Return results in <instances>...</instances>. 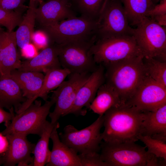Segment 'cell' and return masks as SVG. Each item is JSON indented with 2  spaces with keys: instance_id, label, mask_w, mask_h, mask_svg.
<instances>
[{
  "instance_id": "cell-40",
  "label": "cell",
  "mask_w": 166,
  "mask_h": 166,
  "mask_svg": "<svg viewBox=\"0 0 166 166\" xmlns=\"http://www.w3.org/2000/svg\"><path fill=\"white\" fill-rule=\"evenodd\" d=\"M150 136L153 139L166 143V133L156 134Z\"/></svg>"
},
{
  "instance_id": "cell-26",
  "label": "cell",
  "mask_w": 166,
  "mask_h": 166,
  "mask_svg": "<svg viewBox=\"0 0 166 166\" xmlns=\"http://www.w3.org/2000/svg\"><path fill=\"white\" fill-rule=\"evenodd\" d=\"M70 73L69 70L62 68L52 69L47 71L45 73L42 87L33 98V102L39 97L45 101H47L49 93L58 87Z\"/></svg>"
},
{
  "instance_id": "cell-41",
  "label": "cell",
  "mask_w": 166,
  "mask_h": 166,
  "mask_svg": "<svg viewBox=\"0 0 166 166\" xmlns=\"http://www.w3.org/2000/svg\"><path fill=\"white\" fill-rule=\"evenodd\" d=\"M164 0H152V1L153 3L155 5H156V4L157 3L160 2V1H164Z\"/></svg>"
},
{
  "instance_id": "cell-24",
  "label": "cell",
  "mask_w": 166,
  "mask_h": 166,
  "mask_svg": "<svg viewBox=\"0 0 166 166\" xmlns=\"http://www.w3.org/2000/svg\"><path fill=\"white\" fill-rule=\"evenodd\" d=\"M129 25L137 26L155 5L152 0H121Z\"/></svg>"
},
{
  "instance_id": "cell-1",
  "label": "cell",
  "mask_w": 166,
  "mask_h": 166,
  "mask_svg": "<svg viewBox=\"0 0 166 166\" xmlns=\"http://www.w3.org/2000/svg\"><path fill=\"white\" fill-rule=\"evenodd\" d=\"M103 115L104 141L118 143L139 140L144 118L143 112L122 104L111 108Z\"/></svg>"
},
{
  "instance_id": "cell-20",
  "label": "cell",
  "mask_w": 166,
  "mask_h": 166,
  "mask_svg": "<svg viewBox=\"0 0 166 166\" xmlns=\"http://www.w3.org/2000/svg\"><path fill=\"white\" fill-rule=\"evenodd\" d=\"M26 100L16 82L10 75L0 76V107L16 112Z\"/></svg>"
},
{
  "instance_id": "cell-23",
  "label": "cell",
  "mask_w": 166,
  "mask_h": 166,
  "mask_svg": "<svg viewBox=\"0 0 166 166\" xmlns=\"http://www.w3.org/2000/svg\"><path fill=\"white\" fill-rule=\"evenodd\" d=\"M36 4L30 2L27 12L15 31L17 45L20 49L32 42L36 21Z\"/></svg>"
},
{
  "instance_id": "cell-4",
  "label": "cell",
  "mask_w": 166,
  "mask_h": 166,
  "mask_svg": "<svg viewBox=\"0 0 166 166\" xmlns=\"http://www.w3.org/2000/svg\"><path fill=\"white\" fill-rule=\"evenodd\" d=\"M97 22L82 16L63 20L49 26L42 27L52 44L70 42H94L97 31Z\"/></svg>"
},
{
  "instance_id": "cell-19",
  "label": "cell",
  "mask_w": 166,
  "mask_h": 166,
  "mask_svg": "<svg viewBox=\"0 0 166 166\" xmlns=\"http://www.w3.org/2000/svg\"><path fill=\"white\" fill-rule=\"evenodd\" d=\"M61 67L57 46L52 44H49L34 57L22 62L17 69L45 73L49 70L61 68Z\"/></svg>"
},
{
  "instance_id": "cell-2",
  "label": "cell",
  "mask_w": 166,
  "mask_h": 166,
  "mask_svg": "<svg viewBox=\"0 0 166 166\" xmlns=\"http://www.w3.org/2000/svg\"><path fill=\"white\" fill-rule=\"evenodd\" d=\"M141 56L105 66L106 83L118 95L122 105L133 95L147 74Z\"/></svg>"
},
{
  "instance_id": "cell-29",
  "label": "cell",
  "mask_w": 166,
  "mask_h": 166,
  "mask_svg": "<svg viewBox=\"0 0 166 166\" xmlns=\"http://www.w3.org/2000/svg\"><path fill=\"white\" fill-rule=\"evenodd\" d=\"M138 139L143 142L148 148L147 152L166 160V143L152 138L150 136L140 134Z\"/></svg>"
},
{
  "instance_id": "cell-25",
  "label": "cell",
  "mask_w": 166,
  "mask_h": 166,
  "mask_svg": "<svg viewBox=\"0 0 166 166\" xmlns=\"http://www.w3.org/2000/svg\"><path fill=\"white\" fill-rule=\"evenodd\" d=\"M47 121L40 136V138L35 145L33 153L34 155L33 166H44L48 163L50 151L49 144L51 133L54 128L58 124Z\"/></svg>"
},
{
  "instance_id": "cell-12",
  "label": "cell",
  "mask_w": 166,
  "mask_h": 166,
  "mask_svg": "<svg viewBox=\"0 0 166 166\" xmlns=\"http://www.w3.org/2000/svg\"><path fill=\"white\" fill-rule=\"evenodd\" d=\"M91 74H71L69 79L64 81L53 91L52 96L55 100V105L53 111L50 112L49 114L51 123L55 124L61 117L67 115L72 107L79 89Z\"/></svg>"
},
{
  "instance_id": "cell-42",
  "label": "cell",
  "mask_w": 166,
  "mask_h": 166,
  "mask_svg": "<svg viewBox=\"0 0 166 166\" xmlns=\"http://www.w3.org/2000/svg\"><path fill=\"white\" fill-rule=\"evenodd\" d=\"M30 2H33L36 3L37 2H39L40 4L43 1L42 0H30Z\"/></svg>"
},
{
  "instance_id": "cell-21",
  "label": "cell",
  "mask_w": 166,
  "mask_h": 166,
  "mask_svg": "<svg viewBox=\"0 0 166 166\" xmlns=\"http://www.w3.org/2000/svg\"><path fill=\"white\" fill-rule=\"evenodd\" d=\"M97 93L89 109L99 115H104L112 107L122 105L117 93L106 83L100 86Z\"/></svg>"
},
{
  "instance_id": "cell-34",
  "label": "cell",
  "mask_w": 166,
  "mask_h": 166,
  "mask_svg": "<svg viewBox=\"0 0 166 166\" xmlns=\"http://www.w3.org/2000/svg\"><path fill=\"white\" fill-rule=\"evenodd\" d=\"M21 51L22 55L28 59L33 58L38 53V48L31 43L21 49Z\"/></svg>"
},
{
  "instance_id": "cell-15",
  "label": "cell",
  "mask_w": 166,
  "mask_h": 166,
  "mask_svg": "<svg viewBox=\"0 0 166 166\" xmlns=\"http://www.w3.org/2000/svg\"><path fill=\"white\" fill-rule=\"evenodd\" d=\"M36 21L42 27L51 26L76 16L69 3L60 0L42 2L35 10Z\"/></svg>"
},
{
  "instance_id": "cell-7",
  "label": "cell",
  "mask_w": 166,
  "mask_h": 166,
  "mask_svg": "<svg viewBox=\"0 0 166 166\" xmlns=\"http://www.w3.org/2000/svg\"><path fill=\"white\" fill-rule=\"evenodd\" d=\"M104 120V115H99L92 124L80 130L72 125H66L59 134L60 140L77 153H98L103 140L101 130Z\"/></svg>"
},
{
  "instance_id": "cell-6",
  "label": "cell",
  "mask_w": 166,
  "mask_h": 166,
  "mask_svg": "<svg viewBox=\"0 0 166 166\" xmlns=\"http://www.w3.org/2000/svg\"><path fill=\"white\" fill-rule=\"evenodd\" d=\"M22 112L17 113L2 133L4 135L13 133L27 135L36 134L40 136L47 121V116L55 100L52 96L49 101L42 105L41 101L36 100Z\"/></svg>"
},
{
  "instance_id": "cell-13",
  "label": "cell",
  "mask_w": 166,
  "mask_h": 166,
  "mask_svg": "<svg viewBox=\"0 0 166 166\" xmlns=\"http://www.w3.org/2000/svg\"><path fill=\"white\" fill-rule=\"evenodd\" d=\"M8 147L3 156L4 166H33L34 158L31 156L35 144L27 139V135L13 133L6 135Z\"/></svg>"
},
{
  "instance_id": "cell-17",
  "label": "cell",
  "mask_w": 166,
  "mask_h": 166,
  "mask_svg": "<svg viewBox=\"0 0 166 166\" xmlns=\"http://www.w3.org/2000/svg\"><path fill=\"white\" fill-rule=\"evenodd\" d=\"M17 46L15 32L0 31V69L2 75H10L12 71L19 68L22 62Z\"/></svg>"
},
{
  "instance_id": "cell-5",
  "label": "cell",
  "mask_w": 166,
  "mask_h": 166,
  "mask_svg": "<svg viewBox=\"0 0 166 166\" xmlns=\"http://www.w3.org/2000/svg\"><path fill=\"white\" fill-rule=\"evenodd\" d=\"M133 29L132 35L144 57L166 62V26L148 17Z\"/></svg>"
},
{
  "instance_id": "cell-31",
  "label": "cell",
  "mask_w": 166,
  "mask_h": 166,
  "mask_svg": "<svg viewBox=\"0 0 166 166\" xmlns=\"http://www.w3.org/2000/svg\"><path fill=\"white\" fill-rule=\"evenodd\" d=\"M81 166H109L98 152L78 154Z\"/></svg>"
},
{
  "instance_id": "cell-44",
  "label": "cell",
  "mask_w": 166,
  "mask_h": 166,
  "mask_svg": "<svg viewBox=\"0 0 166 166\" xmlns=\"http://www.w3.org/2000/svg\"><path fill=\"white\" fill-rule=\"evenodd\" d=\"M69 3V1L70 0H60Z\"/></svg>"
},
{
  "instance_id": "cell-38",
  "label": "cell",
  "mask_w": 166,
  "mask_h": 166,
  "mask_svg": "<svg viewBox=\"0 0 166 166\" xmlns=\"http://www.w3.org/2000/svg\"><path fill=\"white\" fill-rule=\"evenodd\" d=\"M9 146L8 139L6 136L0 132V155L3 156Z\"/></svg>"
},
{
  "instance_id": "cell-30",
  "label": "cell",
  "mask_w": 166,
  "mask_h": 166,
  "mask_svg": "<svg viewBox=\"0 0 166 166\" xmlns=\"http://www.w3.org/2000/svg\"><path fill=\"white\" fill-rule=\"evenodd\" d=\"M23 19L18 11L8 10L0 8V26L5 27L11 32L18 26Z\"/></svg>"
},
{
  "instance_id": "cell-45",
  "label": "cell",
  "mask_w": 166,
  "mask_h": 166,
  "mask_svg": "<svg viewBox=\"0 0 166 166\" xmlns=\"http://www.w3.org/2000/svg\"><path fill=\"white\" fill-rule=\"evenodd\" d=\"M3 161L2 160H0V165L3 164Z\"/></svg>"
},
{
  "instance_id": "cell-9",
  "label": "cell",
  "mask_w": 166,
  "mask_h": 166,
  "mask_svg": "<svg viewBox=\"0 0 166 166\" xmlns=\"http://www.w3.org/2000/svg\"><path fill=\"white\" fill-rule=\"evenodd\" d=\"M94 43L75 42L56 44L61 67L69 70L70 74L91 73L98 67L89 53Z\"/></svg>"
},
{
  "instance_id": "cell-36",
  "label": "cell",
  "mask_w": 166,
  "mask_h": 166,
  "mask_svg": "<svg viewBox=\"0 0 166 166\" xmlns=\"http://www.w3.org/2000/svg\"><path fill=\"white\" fill-rule=\"evenodd\" d=\"M14 116V112H6L0 107V124L4 122L6 126L10 122Z\"/></svg>"
},
{
  "instance_id": "cell-47",
  "label": "cell",
  "mask_w": 166,
  "mask_h": 166,
  "mask_svg": "<svg viewBox=\"0 0 166 166\" xmlns=\"http://www.w3.org/2000/svg\"><path fill=\"white\" fill-rule=\"evenodd\" d=\"M1 75H2V74H1V72L0 69V76H1Z\"/></svg>"
},
{
  "instance_id": "cell-8",
  "label": "cell",
  "mask_w": 166,
  "mask_h": 166,
  "mask_svg": "<svg viewBox=\"0 0 166 166\" xmlns=\"http://www.w3.org/2000/svg\"><path fill=\"white\" fill-rule=\"evenodd\" d=\"M101 157L109 166H146L154 155L148 153L146 146L135 142L110 143L101 141Z\"/></svg>"
},
{
  "instance_id": "cell-27",
  "label": "cell",
  "mask_w": 166,
  "mask_h": 166,
  "mask_svg": "<svg viewBox=\"0 0 166 166\" xmlns=\"http://www.w3.org/2000/svg\"><path fill=\"white\" fill-rule=\"evenodd\" d=\"M105 0H74L81 16L97 22Z\"/></svg>"
},
{
  "instance_id": "cell-33",
  "label": "cell",
  "mask_w": 166,
  "mask_h": 166,
  "mask_svg": "<svg viewBox=\"0 0 166 166\" xmlns=\"http://www.w3.org/2000/svg\"><path fill=\"white\" fill-rule=\"evenodd\" d=\"M24 0H0V8L3 9L13 10L23 6Z\"/></svg>"
},
{
  "instance_id": "cell-46",
  "label": "cell",
  "mask_w": 166,
  "mask_h": 166,
  "mask_svg": "<svg viewBox=\"0 0 166 166\" xmlns=\"http://www.w3.org/2000/svg\"><path fill=\"white\" fill-rule=\"evenodd\" d=\"M3 30V29H2L1 27V26H0V31L2 30Z\"/></svg>"
},
{
  "instance_id": "cell-18",
  "label": "cell",
  "mask_w": 166,
  "mask_h": 166,
  "mask_svg": "<svg viewBox=\"0 0 166 166\" xmlns=\"http://www.w3.org/2000/svg\"><path fill=\"white\" fill-rule=\"evenodd\" d=\"M58 124L53 129L50 136L53 147L47 166H81L78 153L62 142L57 129Z\"/></svg>"
},
{
  "instance_id": "cell-22",
  "label": "cell",
  "mask_w": 166,
  "mask_h": 166,
  "mask_svg": "<svg viewBox=\"0 0 166 166\" xmlns=\"http://www.w3.org/2000/svg\"><path fill=\"white\" fill-rule=\"evenodd\" d=\"M143 113L144 118L140 134L150 136L156 134L166 133V104L155 111Z\"/></svg>"
},
{
  "instance_id": "cell-16",
  "label": "cell",
  "mask_w": 166,
  "mask_h": 166,
  "mask_svg": "<svg viewBox=\"0 0 166 166\" xmlns=\"http://www.w3.org/2000/svg\"><path fill=\"white\" fill-rule=\"evenodd\" d=\"M10 75L17 83L26 101L19 106L16 112L19 113L28 108L32 103L34 97L40 90L45 75L41 72L22 71L15 69Z\"/></svg>"
},
{
  "instance_id": "cell-11",
  "label": "cell",
  "mask_w": 166,
  "mask_h": 166,
  "mask_svg": "<svg viewBox=\"0 0 166 166\" xmlns=\"http://www.w3.org/2000/svg\"><path fill=\"white\" fill-rule=\"evenodd\" d=\"M166 104V87L146 75L124 105L142 112L154 111Z\"/></svg>"
},
{
  "instance_id": "cell-10",
  "label": "cell",
  "mask_w": 166,
  "mask_h": 166,
  "mask_svg": "<svg viewBox=\"0 0 166 166\" xmlns=\"http://www.w3.org/2000/svg\"><path fill=\"white\" fill-rule=\"evenodd\" d=\"M97 37L132 35L121 0H105L97 22Z\"/></svg>"
},
{
  "instance_id": "cell-32",
  "label": "cell",
  "mask_w": 166,
  "mask_h": 166,
  "mask_svg": "<svg viewBox=\"0 0 166 166\" xmlns=\"http://www.w3.org/2000/svg\"><path fill=\"white\" fill-rule=\"evenodd\" d=\"M49 40L46 34L42 30L34 32L32 42L38 49L45 48L49 45Z\"/></svg>"
},
{
  "instance_id": "cell-14",
  "label": "cell",
  "mask_w": 166,
  "mask_h": 166,
  "mask_svg": "<svg viewBox=\"0 0 166 166\" xmlns=\"http://www.w3.org/2000/svg\"><path fill=\"white\" fill-rule=\"evenodd\" d=\"M104 68L100 64L97 69L91 73L86 82L79 89L72 107L67 115H85L86 111L82 109L84 107L89 108L95 97L100 86L105 80Z\"/></svg>"
},
{
  "instance_id": "cell-35",
  "label": "cell",
  "mask_w": 166,
  "mask_h": 166,
  "mask_svg": "<svg viewBox=\"0 0 166 166\" xmlns=\"http://www.w3.org/2000/svg\"><path fill=\"white\" fill-rule=\"evenodd\" d=\"M166 14V0L161 1L160 3L156 5L148 13L147 17Z\"/></svg>"
},
{
  "instance_id": "cell-43",
  "label": "cell",
  "mask_w": 166,
  "mask_h": 166,
  "mask_svg": "<svg viewBox=\"0 0 166 166\" xmlns=\"http://www.w3.org/2000/svg\"><path fill=\"white\" fill-rule=\"evenodd\" d=\"M0 160H2L3 161V156L0 155Z\"/></svg>"
},
{
  "instance_id": "cell-39",
  "label": "cell",
  "mask_w": 166,
  "mask_h": 166,
  "mask_svg": "<svg viewBox=\"0 0 166 166\" xmlns=\"http://www.w3.org/2000/svg\"><path fill=\"white\" fill-rule=\"evenodd\" d=\"M149 18L153 20L160 26H166V14L154 16Z\"/></svg>"
},
{
  "instance_id": "cell-37",
  "label": "cell",
  "mask_w": 166,
  "mask_h": 166,
  "mask_svg": "<svg viewBox=\"0 0 166 166\" xmlns=\"http://www.w3.org/2000/svg\"><path fill=\"white\" fill-rule=\"evenodd\" d=\"M166 160L153 155L148 161L146 166H166Z\"/></svg>"
},
{
  "instance_id": "cell-3",
  "label": "cell",
  "mask_w": 166,
  "mask_h": 166,
  "mask_svg": "<svg viewBox=\"0 0 166 166\" xmlns=\"http://www.w3.org/2000/svg\"><path fill=\"white\" fill-rule=\"evenodd\" d=\"M89 53L97 64L104 66L143 56L133 35L97 37Z\"/></svg>"
},
{
  "instance_id": "cell-28",
  "label": "cell",
  "mask_w": 166,
  "mask_h": 166,
  "mask_svg": "<svg viewBox=\"0 0 166 166\" xmlns=\"http://www.w3.org/2000/svg\"><path fill=\"white\" fill-rule=\"evenodd\" d=\"M143 61L146 74L166 87V62L144 57Z\"/></svg>"
}]
</instances>
